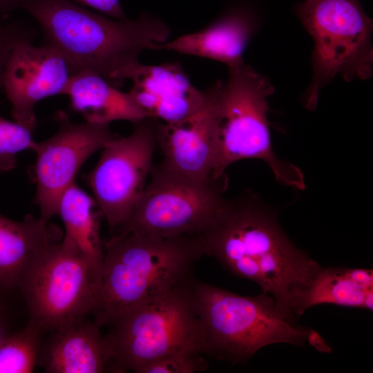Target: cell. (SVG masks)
Wrapping results in <instances>:
<instances>
[{
  "instance_id": "cell-6",
  "label": "cell",
  "mask_w": 373,
  "mask_h": 373,
  "mask_svg": "<svg viewBox=\"0 0 373 373\" xmlns=\"http://www.w3.org/2000/svg\"><path fill=\"white\" fill-rule=\"evenodd\" d=\"M192 280L128 310L108 325L104 338L114 370L141 373L149 364L173 354H205Z\"/></svg>"
},
{
  "instance_id": "cell-10",
  "label": "cell",
  "mask_w": 373,
  "mask_h": 373,
  "mask_svg": "<svg viewBox=\"0 0 373 373\" xmlns=\"http://www.w3.org/2000/svg\"><path fill=\"white\" fill-rule=\"evenodd\" d=\"M155 146V119H144L128 136L108 141L84 175L111 231L126 221L141 196L154 166Z\"/></svg>"
},
{
  "instance_id": "cell-16",
  "label": "cell",
  "mask_w": 373,
  "mask_h": 373,
  "mask_svg": "<svg viewBox=\"0 0 373 373\" xmlns=\"http://www.w3.org/2000/svg\"><path fill=\"white\" fill-rule=\"evenodd\" d=\"M254 29L251 14L244 10L231 12L207 28L180 36L162 44L160 50L210 59L228 68L245 63L242 55Z\"/></svg>"
},
{
  "instance_id": "cell-9",
  "label": "cell",
  "mask_w": 373,
  "mask_h": 373,
  "mask_svg": "<svg viewBox=\"0 0 373 373\" xmlns=\"http://www.w3.org/2000/svg\"><path fill=\"white\" fill-rule=\"evenodd\" d=\"M227 183L226 176L195 182L153 166L132 213L114 235L172 238L198 234L224 202Z\"/></svg>"
},
{
  "instance_id": "cell-11",
  "label": "cell",
  "mask_w": 373,
  "mask_h": 373,
  "mask_svg": "<svg viewBox=\"0 0 373 373\" xmlns=\"http://www.w3.org/2000/svg\"><path fill=\"white\" fill-rule=\"evenodd\" d=\"M57 131L37 142L36 160L30 176L36 186L35 202L40 218L49 222L57 215L64 192L75 184L81 166L95 152L117 137L109 125L72 122L64 112L56 115Z\"/></svg>"
},
{
  "instance_id": "cell-12",
  "label": "cell",
  "mask_w": 373,
  "mask_h": 373,
  "mask_svg": "<svg viewBox=\"0 0 373 373\" xmlns=\"http://www.w3.org/2000/svg\"><path fill=\"white\" fill-rule=\"evenodd\" d=\"M73 75L66 59L55 48L36 46L32 39L18 41L3 70V90L15 122L34 130L35 107L42 99L64 95Z\"/></svg>"
},
{
  "instance_id": "cell-3",
  "label": "cell",
  "mask_w": 373,
  "mask_h": 373,
  "mask_svg": "<svg viewBox=\"0 0 373 373\" xmlns=\"http://www.w3.org/2000/svg\"><path fill=\"white\" fill-rule=\"evenodd\" d=\"M204 255L198 235H113L104 258L93 312L99 327L170 291L192 277Z\"/></svg>"
},
{
  "instance_id": "cell-19",
  "label": "cell",
  "mask_w": 373,
  "mask_h": 373,
  "mask_svg": "<svg viewBox=\"0 0 373 373\" xmlns=\"http://www.w3.org/2000/svg\"><path fill=\"white\" fill-rule=\"evenodd\" d=\"M64 95L69 97L73 110L89 123L109 125L126 120L135 124L147 118L128 92H122L92 71L73 73Z\"/></svg>"
},
{
  "instance_id": "cell-25",
  "label": "cell",
  "mask_w": 373,
  "mask_h": 373,
  "mask_svg": "<svg viewBox=\"0 0 373 373\" xmlns=\"http://www.w3.org/2000/svg\"><path fill=\"white\" fill-rule=\"evenodd\" d=\"M84 7L97 10L100 13L111 18L127 19L122 8L119 0H71Z\"/></svg>"
},
{
  "instance_id": "cell-5",
  "label": "cell",
  "mask_w": 373,
  "mask_h": 373,
  "mask_svg": "<svg viewBox=\"0 0 373 373\" xmlns=\"http://www.w3.org/2000/svg\"><path fill=\"white\" fill-rule=\"evenodd\" d=\"M226 82L213 84L212 115V177L244 159L262 160L277 181L303 189L304 178L294 165L278 158L271 146L267 122V98L274 88L269 80L245 63L228 68Z\"/></svg>"
},
{
  "instance_id": "cell-15",
  "label": "cell",
  "mask_w": 373,
  "mask_h": 373,
  "mask_svg": "<svg viewBox=\"0 0 373 373\" xmlns=\"http://www.w3.org/2000/svg\"><path fill=\"white\" fill-rule=\"evenodd\" d=\"M100 327L86 318L52 332L41 358L46 372L100 373L111 356Z\"/></svg>"
},
{
  "instance_id": "cell-4",
  "label": "cell",
  "mask_w": 373,
  "mask_h": 373,
  "mask_svg": "<svg viewBox=\"0 0 373 373\" xmlns=\"http://www.w3.org/2000/svg\"><path fill=\"white\" fill-rule=\"evenodd\" d=\"M191 285L208 356L240 363L271 344L307 342L317 350L325 345L318 333L298 325L267 294L242 296L193 278Z\"/></svg>"
},
{
  "instance_id": "cell-20",
  "label": "cell",
  "mask_w": 373,
  "mask_h": 373,
  "mask_svg": "<svg viewBox=\"0 0 373 373\" xmlns=\"http://www.w3.org/2000/svg\"><path fill=\"white\" fill-rule=\"evenodd\" d=\"M97 208L94 198L75 183L61 196L57 215L60 216L65 229L61 242L88 262L97 291L104 247L99 235L102 215Z\"/></svg>"
},
{
  "instance_id": "cell-13",
  "label": "cell",
  "mask_w": 373,
  "mask_h": 373,
  "mask_svg": "<svg viewBox=\"0 0 373 373\" xmlns=\"http://www.w3.org/2000/svg\"><path fill=\"white\" fill-rule=\"evenodd\" d=\"M205 93L204 104L193 114L171 123L155 120L156 145L163 155L158 165L195 182L215 180L212 177L213 85Z\"/></svg>"
},
{
  "instance_id": "cell-26",
  "label": "cell",
  "mask_w": 373,
  "mask_h": 373,
  "mask_svg": "<svg viewBox=\"0 0 373 373\" xmlns=\"http://www.w3.org/2000/svg\"><path fill=\"white\" fill-rule=\"evenodd\" d=\"M24 0H0V15L8 17L15 10L22 8Z\"/></svg>"
},
{
  "instance_id": "cell-1",
  "label": "cell",
  "mask_w": 373,
  "mask_h": 373,
  "mask_svg": "<svg viewBox=\"0 0 373 373\" xmlns=\"http://www.w3.org/2000/svg\"><path fill=\"white\" fill-rule=\"evenodd\" d=\"M197 235L204 255L257 284L296 318L292 303L320 265L289 239L276 215L258 198L245 192L224 199Z\"/></svg>"
},
{
  "instance_id": "cell-17",
  "label": "cell",
  "mask_w": 373,
  "mask_h": 373,
  "mask_svg": "<svg viewBox=\"0 0 373 373\" xmlns=\"http://www.w3.org/2000/svg\"><path fill=\"white\" fill-rule=\"evenodd\" d=\"M323 304L372 311V269L320 265L296 296L291 313L298 319L309 308Z\"/></svg>"
},
{
  "instance_id": "cell-8",
  "label": "cell",
  "mask_w": 373,
  "mask_h": 373,
  "mask_svg": "<svg viewBox=\"0 0 373 373\" xmlns=\"http://www.w3.org/2000/svg\"><path fill=\"white\" fill-rule=\"evenodd\" d=\"M18 286L28 309V323L42 333L85 318L96 305L97 287L88 262L61 241L28 265Z\"/></svg>"
},
{
  "instance_id": "cell-24",
  "label": "cell",
  "mask_w": 373,
  "mask_h": 373,
  "mask_svg": "<svg viewBox=\"0 0 373 373\" xmlns=\"http://www.w3.org/2000/svg\"><path fill=\"white\" fill-rule=\"evenodd\" d=\"M32 30L19 21L0 15V90H3V74L7 58L19 41L32 38Z\"/></svg>"
},
{
  "instance_id": "cell-7",
  "label": "cell",
  "mask_w": 373,
  "mask_h": 373,
  "mask_svg": "<svg viewBox=\"0 0 373 373\" xmlns=\"http://www.w3.org/2000/svg\"><path fill=\"white\" fill-rule=\"evenodd\" d=\"M294 11L314 43L308 109L316 108L322 87L336 75L347 81L371 76L372 21L359 0H305Z\"/></svg>"
},
{
  "instance_id": "cell-2",
  "label": "cell",
  "mask_w": 373,
  "mask_h": 373,
  "mask_svg": "<svg viewBox=\"0 0 373 373\" xmlns=\"http://www.w3.org/2000/svg\"><path fill=\"white\" fill-rule=\"evenodd\" d=\"M22 8L39 25L44 44L57 50L73 74L94 72L115 87L129 79L145 50H160L171 30L147 14L134 20L108 18L71 0H24Z\"/></svg>"
},
{
  "instance_id": "cell-21",
  "label": "cell",
  "mask_w": 373,
  "mask_h": 373,
  "mask_svg": "<svg viewBox=\"0 0 373 373\" xmlns=\"http://www.w3.org/2000/svg\"><path fill=\"white\" fill-rule=\"evenodd\" d=\"M43 333L28 323L21 331L0 342V373H30L37 365Z\"/></svg>"
},
{
  "instance_id": "cell-23",
  "label": "cell",
  "mask_w": 373,
  "mask_h": 373,
  "mask_svg": "<svg viewBox=\"0 0 373 373\" xmlns=\"http://www.w3.org/2000/svg\"><path fill=\"white\" fill-rule=\"evenodd\" d=\"M195 353L173 354L146 366L141 373H194L204 371L208 363Z\"/></svg>"
},
{
  "instance_id": "cell-22",
  "label": "cell",
  "mask_w": 373,
  "mask_h": 373,
  "mask_svg": "<svg viewBox=\"0 0 373 373\" xmlns=\"http://www.w3.org/2000/svg\"><path fill=\"white\" fill-rule=\"evenodd\" d=\"M32 131L0 115V173L16 167L18 153L35 149L37 142L33 140Z\"/></svg>"
},
{
  "instance_id": "cell-18",
  "label": "cell",
  "mask_w": 373,
  "mask_h": 373,
  "mask_svg": "<svg viewBox=\"0 0 373 373\" xmlns=\"http://www.w3.org/2000/svg\"><path fill=\"white\" fill-rule=\"evenodd\" d=\"M61 236L59 227L40 217L28 213L17 221L0 214V284L18 286L28 265Z\"/></svg>"
},
{
  "instance_id": "cell-14",
  "label": "cell",
  "mask_w": 373,
  "mask_h": 373,
  "mask_svg": "<svg viewBox=\"0 0 373 373\" xmlns=\"http://www.w3.org/2000/svg\"><path fill=\"white\" fill-rule=\"evenodd\" d=\"M131 97L147 118L171 123L198 111L204 104L205 90L197 89L178 63L140 64L130 79Z\"/></svg>"
}]
</instances>
